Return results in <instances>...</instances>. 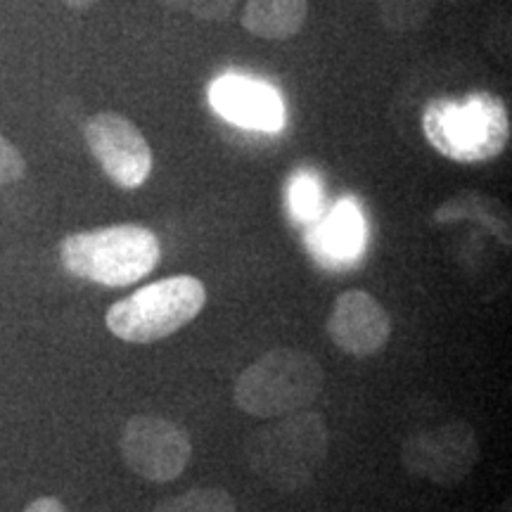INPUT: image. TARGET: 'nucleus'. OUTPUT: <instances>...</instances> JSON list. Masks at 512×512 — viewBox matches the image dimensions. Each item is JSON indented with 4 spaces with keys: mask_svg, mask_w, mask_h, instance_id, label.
Listing matches in <instances>:
<instances>
[{
    "mask_svg": "<svg viewBox=\"0 0 512 512\" xmlns=\"http://www.w3.org/2000/svg\"><path fill=\"white\" fill-rule=\"evenodd\" d=\"M422 133L451 162H491L510 143L508 105L486 91L434 98L422 110Z\"/></svg>",
    "mask_w": 512,
    "mask_h": 512,
    "instance_id": "obj_1",
    "label": "nucleus"
},
{
    "mask_svg": "<svg viewBox=\"0 0 512 512\" xmlns=\"http://www.w3.org/2000/svg\"><path fill=\"white\" fill-rule=\"evenodd\" d=\"M330 453L328 422L316 411L273 418L249 434L245 458L249 470L273 489L294 494L313 484Z\"/></svg>",
    "mask_w": 512,
    "mask_h": 512,
    "instance_id": "obj_2",
    "label": "nucleus"
},
{
    "mask_svg": "<svg viewBox=\"0 0 512 512\" xmlns=\"http://www.w3.org/2000/svg\"><path fill=\"white\" fill-rule=\"evenodd\" d=\"M162 245L150 228L136 223L83 230L60 242V261L74 278L105 287H126L155 271Z\"/></svg>",
    "mask_w": 512,
    "mask_h": 512,
    "instance_id": "obj_3",
    "label": "nucleus"
},
{
    "mask_svg": "<svg viewBox=\"0 0 512 512\" xmlns=\"http://www.w3.org/2000/svg\"><path fill=\"white\" fill-rule=\"evenodd\" d=\"M325 387V370L311 354L278 347L256 358L235 382V403L242 413L273 420L309 411Z\"/></svg>",
    "mask_w": 512,
    "mask_h": 512,
    "instance_id": "obj_4",
    "label": "nucleus"
},
{
    "mask_svg": "<svg viewBox=\"0 0 512 512\" xmlns=\"http://www.w3.org/2000/svg\"><path fill=\"white\" fill-rule=\"evenodd\" d=\"M204 304L207 290L202 280L174 275L112 304L105 323L114 337L128 344H155L192 323Z\"/></svg>",
    "mask_w": 512,
    "mask_h": 512,
    "instance_id": "obj_5",
    "label": "nucleus"
},
{
    "mask_svg": "<svg viewBox=\"0 0 512 512\" xmlns=\"http://www.w3.org/2000/svg\"><path fill=\"white\" fill-rule=\"evenodd\" d=\"M482 458L477 432L470 422L451 420L432 430H420L401 444V463L415 479L437 486L463 484Z\"/></svg>",
    "mask_w": 512,
    "mask_h": 512,
    "instance_id": "obj_6",
    "label": "nucleus"
},
{
    "mask_svg": "<svg viewBox=\"0 0 512 512\" xmlns=\"http://www.w3.org/2000/svg\"><path fill=\"white\" fill-rule=\"evenodd\" d=\"M121 458L128 470L147 482H174L192 458L190 434L162 415H133L121 430Z\"/></svg>",
    "mask_w": 512,
    "mask_h": 512,
    "instance_id": "obj_7",
    "label": "nucleus"
},
{
    "mask_svg": "<svg viewBox=\"0 0 512 512\" xmlns=\"http://www.w3.org/2000/svg\"><path fill=\"white\" fill-rule=\"evenodd\" d=\"M88 150L121 190H136L152 174V147L143 131L119 112H98L83 126Z\"/></svg>",
    "mask_w": 512,
    "mask_h": 512,
    "instance_id": "obj_8",
    "label": "nucleus"
},
{
    "mask_svg": "<svg viewBox=\"0 0 512 512\" xmlns=\"http://www.w3.org/2000/svg\"><path fill=\"white\" fill-rule=\"evenodd\" d=\"M328 335L344 354L354 358L375 356L392 337V316L373 294L349 290L339 294L332 306Z\"/></svg>",
    "mask_w": 512,
    "mask_h": 512,
    "instance_id": "obj_9",
    "label": "nucleus"
},
{
    "mask_svg": "<svg viewBox=\"0 0 512 512\" xmlns=\"http://www.w3.org/2000/svg\"><path fill=\"white\" fill-rule=\"evenodd\" d=\"M211 105L226 119L247 128L275 131L283 124V102L278 93L259 81L235 76L216 81L211 86Z\"/></svg>",
    "mask_w": 512,
    "mask_h": 512,
    "instance_id": "obj_10",
    "label": "nucleus"
},
{
    "mask_svg": "<svg viewBox=\"0 0 512 512\" xmlns=\"http://www.w3.org/2000/svg\"><path fill=\"white\" fill-rule=\"evenodd\" d=\"M309 17V0H245L242 27L256 38L287 41L304 29Z\"/></svg>",
    "mask_w": 512,
    "mask_h": 512,
    "instance_id": "obj_11",
    "label": "nucleus"
},
{
    "mask_svg": "<svg viewBox=\"0 0 512 512\" xmlns=\"http://www.w3.org/2000/svg\"><path fill=\"white\" fill-rule=\"evenodd\" d=\"M437 223H456V221H475L486 233H491L501 245L510 247L512 242V226L510 214L501 202L494 197L482 195V192H460L451 200L441 204L434 211Z\"/></svg>",
    "mask_w": 512,
    "mask_h": 512,
    "instance_id": "obj_12",
    "label": "nucleus"
},
{
    "mask_svg": "<svg viewBox=\"0 0 512 512\" xmlns=\"http://www.w3.org/2000/svg\"><path fill=\"white\" fill-rule=\"evenodd\" d=\"M311 245H316L318 254L330 256V259H349L358 254L363 245V219L354 204H339L328 219L320 223Z\"/></svg>",
    "mask_w": 512,
    "mask_h": 512,
    "instance_id": "obj_13",
    "label": "nucleus"
},
{
    "mask_svg": "<svg viewBox=\"0 0 512 512\" xmlns=\"http://www.w3.org/2000/svg\"><path fill=\"white\" fill-rule=\"evenodd\" d=\"M152 512H238V503L221 486H197L181 496L164 498Z\"/></svg>",
    "mask_w": 512,
    "mask_h": 512,
    "instance_id": "obj_14",
    "label": "nucleus"
},
{
    "mask_svg": "<svg viewBox=\"0 0 512 512\" xmlns=\"http://www.w3.org/2000/svg\"><path fill=\"white\" fill-rule=\"evenodd\" d=\"M377 5H380L382 22L396 31L422 27L432 10V0H377Z\"/></svg>",
    "mask_w": 512,
    "mask_h": 512,
    "instance_id": "obj_15",
    "label": "nucleus"
},
{
    "mask_svg": "<svg viewBox=\"0 0 512 512\" xmlns=\"http://www.w3.org/2000/svg\"><path fill=\"white\" fill-rule=\"evenodd\" d=\"M162 3L204 22H223L233 15L238 0H162Z\"/></svg>",
    "mask_w": 512,
    "mask_h": 512,
    "instance_id": "obj_16",
    "label": "nucleus"
},
{
    "mask_svg": "<svg viewBox=\"0 0 512 512\" xmlns=\"http://www.w3.org/2000/svg\"><path fill=\"white\" fill-rule=\"evenodd\" d=\"M292 211L299 219H313L320 207V192L313 178L302 176L292 183Z\"/></svg>",
    "mask_w": 512,
    "mask_h": 512,
    "instance_id": "obj_17",
    "label": "nucleus"
},
{
    "mask_svg": "<svg viewBox=\"0 0 512 512\" xmlns=\"http://www.w3.org/2000/svg\"><path fill=\"white\" fill-rule=\"evenodd\" d=\"M24 174H27V162L22 152L0 133V188L22 181Z\"/></svg>",
    "mask_w": 512,
    "mask_h": 512,
    "instance_id": "obj_18",
    "label": "nucleus"
},
{
    "mask_svg": "<svg viewBox=\"0 0 512 512\" xmlns=\"http://www.w3.org/2000/svg\"><path fill=\"white\" fill-rule=\"evenodd\" d=\"M24 512H67V508H64L60 498L41 496L36 498V501H31L27 508H24Z\"/></svg>",
    "mask_w": 512,
    "mask_h": 512,
    "instance_id": "obj_19",
    "label": "nucleus"
},
{
    "mask_svg": "<svg viewBox=\"0 0 512 512\" xmlns=\"http://www.w3.org/2000/svg\"><path fill=\"white\" fill-rule=\"evenodd\" d=\"M62 3L67 5V8H74V10H88V8H93L98 0H62Z\"/></svg>",
    "mask_w": 512,
    "mask_h": 512,
    "instance_id": "obj_20",
    "label": "nucleus"
},
{
    "mask_svg": "<svg viewBox=\"0 0 512 512\" xmlns=\"http://www.w3.org/2000/svg\"><path fill=\"white\" fill-rule=\"evenodd\" d=\"M453 3H463V0H453Z\"/></svg>",
    "mask_w": 512,
    "mask_h": 512,
    "instance_id": "obj_21",
    "label": "nucleus"
}]
</instances>
